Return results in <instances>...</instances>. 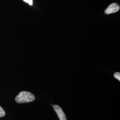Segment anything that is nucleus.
<instances>
[{
  "instance_id": "obj_1",
  "label": "nucleus",
  "mask_w": 120,
  "mask_h": 120,
  "mask_svg": "<svg viewBox=\"0 0 120 120\" xmlns=\"http://www.w3.org/2000/svg\"><path fill=\"white\" fill-rule=\"evenodd\" d=\"M35 99L34 95L29 92L22 91L15 98L17 103H28L34 101Z\"/></svg>"
},
{
  "instance_id": "obj_2",
  "label": "nucleus",
  "mask_w": 120,
  "mask_h": 120,
  "mask_svg": "<svg viewBox=\"0 0 120 120\" xmlns=\"http://www.w3.org/2000/svg\"><path fill=\"white\" fill-rule=\"evenodd\" d=\"M120 9V6L115 3L110 4L107 9H105V13L106 14H109L112 13H116Z\"/></svg>"
},
{
  "instance_id": "obj_3",
  "label": "nucleus",
  "mask_w": 120,
  "mask_h": 120,
  "mask_svg": "<svg viewBox=\"0 0 120 120\" xmlns=\"http://www.w3.org/2000/svg\"><path fill=\"white\" fill-rule=\"evenodd\" d=\"M52 106L60 120H67L66 116L65 113L63 111L62 109L59 105H54Z\"/></svg>"
},
{
  "instance_id": "obj_4",
  "label": "nucleus",
  "mask_w": 120,
  "mask_h": 120,
  "mask_svg": "<svg viewBox=\"0 0 120 120\" xmlns=\"http://www.w3.org/2000/svg\"><path fill=\"white\" fill-rule=\"evenodd\" d=\"M5 115V112L3 109L0 106V117H3Z\"/></svg>"
},
{
  "instance_id": "obj_5",
  "label": "nucleus",
  "mask_w": 120,
  "mask_h": 120,
  "mask_svg": "<svg viewBox=\"0 0 120 120\" xmlns=\"http://www.w3.org/2000/svg\"><path fill=\"white\" fill-rule=\"evenodd\" d=\"M114 77L117 79L118 81H120V73L118 72H116L114 74Z\"/></svg>"
},
{
  "instance_id": "obj_6",
  "label": "nucleus",
  "mask_w": 120,
  "mask_h": 120,
  "mask_svg": "<svg viewBox=\"0 0 120 120\" xmlns=\"http://www.w3.org/2000/svg\"><path fill=\"white\" fill-rule=\"evenodd\" d=\"M25 2H26V3H28L29 4L32 5L33 4V0H23Z\"/></svg>"
}]
</instances>
